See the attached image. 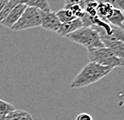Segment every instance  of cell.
<instances>
[{"mask_svg": "<svg viewBox=\"0 0 124 120\" xmlns=\"http://www.w3.org/2000/svg\"><path fill=\"white\" fill-rule=\"evenodd\" d=\"M113 69L101 65L95 62H90L77 75L70 85L73 89H79L90 86L110 73Z\"/></svg>", "mask_w": 124, "mask_h": 120, "instance_id": "cell-1", "label": "cell"}, {"mask_svg": "<svg viewBox=\"0 0 124 120\" xmlns=\"http://www.w3.org/2000/svg\"><path fill=\"white\" fill-rule=\"evenodd\" d=\"M65 37L69 40L85 47L87 50L105 47L99 33L93 27H81L75 32L67 35Z\"/></svg>", "mask_w": 124, "mask_h": 120, "instance_id": "cell-2", "label": "cell"}, {"mask_svg": "<svg viewBox=\"0 0 124 120\" xmlns=\"http://www.w3.org/2000/svg\"><path fill=\"white\" fill-rule=\"evenodd\" d=\"M88 57L90 62H95L112 69L116 67L124 66V59L116 56L106 47L89 49Z\"/></svg>", "mask_w": 124, "mask_h": 120, "instance_id": "cell-3", "label": "cell"}, {"mask_svg": "<svg viewBox=\"0 0 124 120\" xmlns=\"http://www.w3.org/2000/svg\"><path fill=\"white\" fill-rule=\"evenodd\" d=\"M43 11L36 7H27L17 23L11 27L13 31H22L40 27Z\"/></svg>", "mask_w": 124, "mask_h": 120, "instance_id": "cell-4", "label": "cell"}, {"mask_svg": "<svg viewBox=\"0 0 124 120\" xmlns=\"http://www.w3.org/2000/svg\"><path fill=\"white\" fill-rule=\"evenodd\" d=\"M61 23L59 20L56 15V12L53 11H43L42 21L40 27L47 31L53 32H57L60 28Z\"/></svg>", "mask_w": 124, "mask_h": 120, "instance_id": "cell-5", "label": "cell"}, {"mask_svg": "<svg viewBox=\"0 0 124 120\" xmlns=\"http://www.w3.org/2000/svg\"><path fill=\"white\" fill-rule=\"evenodd\" d=\"M26 7L27 6H25V5H23V4H21V3L17 4L16 6L11 10V11L10 12L8 16L6 17V19H3V20L0 23V25H2V26H3L5 27H7V28L11 29V27L17 23V21H18L19 18L21 17L22 14L25 11Z\"/></svg>", "mask_w": 124, "mask_h": 120, "instance_id": "cell-6", "label": "cell"}, {"mask_svg": "<svg viewBox=\"0 0 124 120\" xmlns=\"http://www.w3.org/2000/svg\"><path fill=\"white\" fill-rule=\"evenodd\" d=\"M101 41L106 48L113 52L114 55L119 58L124 59V42L121 40H115L106 38H101Z\"/></svg>", "mask_w": 124, "mask_h": 120, "instance_id": "cell-7", "label": "cell"}, {"mask_svg": "<svg viewBox=\"0 0 124 120\" xmlns=\"http://www.w3.org/2000/svg\"><path fill=\"white\" fill-rule=\"evenodd\" d=\"M82 27V23L81 20L79 18H77L73 19V21H70L69 23L61 24L60 28H59L58 32L56 33L61 35V36H66L67 35L72 33V32H75L76 30Z\"/></svg>", "mask_w": 124, "mask_h": 120, "instance_id": "cell-8", "label": "cell"}, {"mask_svg": "<svg viewBox=\"0 0 124 120\" xmlns=\"http://www.w3.org/2000/svg\"><path fill=\"white\" fill-rule=\"evenodd\" d=\"M106 21L113 26L124 29V14L120 10L114 8L110 16L106 18Z\"/></svg>", "mask_w": 124, "mask_h": 120, "instance_id": "cell-9", "label": "cell"}, {"mask_svg": "<svg viewBox=\"0 0 124 120\" xmlns=\"http://www.w3.org/2000/svg\"><path fill=\"white\" fill-rule=\"evenodd\" d=\"M18 3L25 5L27 7H36L42 11H50L51 8L47 0H17Z\"/></svg>", "mask_w": 124, "mask_h": 120, "instance_id": "cell-10", "label": "cell"}, {"mask_svg": "<svg viewBox=\"0 0 124 120\" xmlns=\"http://www.w3.org/2000/svg\"><path fill=\"white\" fill-rule=\"evenodd\" d=\"M114 7L110 3H98L96 7L97 15L100 19L106 21V18L110 16Z\"/></svg>", "mask_w": 124, "mask_h": 120, "instance_id": "cell-11", "label": "cell"}, {"mask_svg": "<svg viewBox=\"0 0 124 120\" xmlns=\"http://www.w3.org/2000/svg\"><path fill=\"white\" fill-rule=\"evenodd\" d=\"M56 15L61 24L69 23V22L73 21V19H77L70 10L65 9V8L59 10L58 11L56 12Z\"/></svg>", "mask_w": 124, "mask_h": 120, "instance_id": "cell-12", "label": "cell"}, {"mask_svg": "<svg viewBox=\"0 0 124 120\" xmlns=\"http://www.w3.org/2000/svg\"><path fill=\"white\" fill-rule=\"evenodd\" d=\"M28 116H31L30 113H28V111H23V110L16 109L7 114L5 120H19L23 118V117H28Z\"/></svg>", "mask_w": 124, "mask_h": 120, "instance_id": "cell-13", "label": "cell"}, {"mask_svg": "<svg viewBox=\"0 0 124 120\" xmlns=\"http://www.w3.org/2000/svg\"><path fill=\"white\" fill-rule=\"evenodd\" d=\"M17 4H19L17 2V0H10L5 5L4 7L0 12V23L6 19V17L8 16L10 12L11 11V10L16 6Z\"/></svg>", "mask_w": 124, "mask_h": 120, "instance_id": "cell-14", "label": "cell"}, {"mask_svg": "<svg viewBox=\"0 0 124 120\" xmlns=\"http://www.w3.org/2000/svg\"><path fill=\"white\" fill-rule=\"evenodd\" d=\"M16 110V107L11 103L5 102L3 100L0 99V114L3 116H7V114L11 111Z\"/></svg>", "mask_w": 124, "mask_h": 120, "instance_id": "cell-15", "label": "cell"}, {"mask_svg": "<svg viewBox=\"0 0 124 120\" xmlns=\"http://www.w3.org/2000/svg\"><path fill=\"white\" fill-rule=\"evenodd\" d=\"M66 9L70 10V11L73 12V14L75 16L76 18H79V19L81 18L84 15V13H85L84 10L81 8L79 5H73V6H70Z\"/></svg>", "mask_w": 124, "mask_h": 120, "instance_id": "cell-16", "label": "cell"}, {"mask_svg": "<svg viewBox=\"0 0 124 120\" xmlns=\"http://www.w3.org/2000/svg\"><path fill=\"white\" fill-rule=\"evenodd\" d=\"M83 0H65V4H64V8H68L73 5H79L81 7H82Z\"/></svg>", "mask_w": 124, "mask_h": 120, "instance_id": "cell-17", "label": "cell"}, {"mask_svg": "<svg viewBox=\"0 0 124 120\" xmlns=\"http://www.w3.org/2000/svg\"><path fill=\"white\" fill-rule=\"evenodd\" d=\"M113 7L120 10L124 14V0H115L113 4Z\"/></svg>", "mask_w": 124, "mask_h": 120, "instance_id": "cell-18", "label": "cell"}, {"mask_svg": "<svg viewBox=\"0 0 124 120\" xmlns=\"http://www.w3.org/2000/svg\"><path fill=\"white\" fill-rule=\"evenodd\" d=\"M76 120H93L92 116L88 113H81L77 116Z\"/></svg>", "mask_w": 124, "mask_h": 120, "instance_id": "cell-19", "label": "cell"}, {"mask_svg": "<svg viewBox=\"0 0 124 120\" xmlns=\"http://www.w3.org/2000/svg\"><path fill=\"white\" fill-rule=\"evenodd\" d=\"M97 3H110L113 6L115 0H93Z\"/></svg>", "mask_w": 124, "mask_h": 120, "instance_id": "cell-20", "label": "cell"}, {"mask_svg": "<svg viewBox=\"0 0 124 120\" xmlns=\"http://www.w3.org/2000/svg\"><path fill=\"white\" fill-rule=\"evenodd\" d=\"M10 0H0V12L2 10V8L4 7V6Z\"/></svg>", "mask_w": 124, "mask_h": 120, "instance_id": "cell-21", "label": "cell"}, {"mask_svg": "<svg viewBox=\"0 0 124 120\" xmlns=\"http://www.w3.org/2000/svg\"><path fill=\"white\" fill-rule=\"evenodd\" d=\"M26 120H33V118H32L31 116H29L26 119Z\"/></svg>", "mask_w": 124, "mask_h": 120, "instance_id": "cell-22", "label": "cell"}, {"mask_svg": "<svg viewBox=\"0 0 124 120\" xmlns=\"http://www.w3.org/2000/svg\"><path fill=\"white\" fill-rule=\"evenodd\" d=\"M28 117H29V116H28ZM28 117H23V118H22V119H19V120H26V119L28 118Z\"/></svg>", "mask_w": 124, "mask_h": 120, "instance_id": "cell-23", "label": "cell"}]
</instances>
